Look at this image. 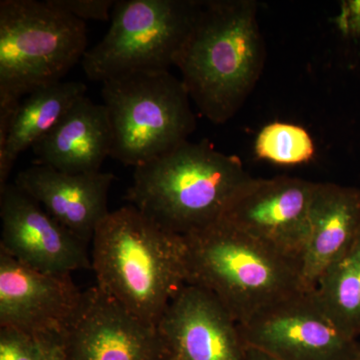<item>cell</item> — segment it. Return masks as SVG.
Instances as JSON below:
<instances>
[{
  "label": "cell",
  "instance_id": "cell-1",
  "mask_svg": "<svg viewBox=\"0 0 360 360\" xmlns=\"http://www.w3.org/2000/svg\"><path fill=\"white\" fill-rule=\"evenodd\" d=\"M264 63L257 2L213 0L201 4L175 66L201 115L224 124L243 108Z\"/></svg>",
  "mask_w": 360,
  "mask_h": 360
},
{
  "label": "cell",
  "instance_id": "cell-2",
  "mask_svg": "<svg viewBox=\"0 0 360 360\" xmlns=\"http://www.w3.org/2000/svg\"><path fill=\"white\" fill-rule=\"evenodd\" d=\"M91 243L97 288L158 326L187 284L184 236L162 229L129 205L104 217Z\"/></svg>",
  "mask_w": 360,
  "mask_h": 360
},
{
  "label": "cell",
  "instance_id": "cell-3",
  "mask_svg": "<svg viewBox=\"0 0 360 360\" xmlns=\"http://www.w3.org/2000/svg\"><path fill=\"white\" fill-rule=\"evenodd\" d=\"M252 179L236 156L186 141L134 168L124 198L162 229L187 236L219 221Z\"/></svg>",
  "mask_w": 360,
  "mask_h": 360
},
{
  "label": "cell",
  "instance_id": "cell-4",
  "mask_svg": "<svg viewBox=\"0 0 360 360\" xmlns=\"http://www.w3.org/2000/svg\"><path fill=\"white\" fill-rule=\"evenodd\" d=\"M184 239L186 283L213 293L238 324L291 295L307 291L300 260L224 219Z\"/></svg>",
  "mask_w": 360,
  "mask_h": 360
},
{
  "label": "cell",
  "instance_id": "cell-5",
  "mask_svg": "<svg viewBox=\"0 0 360 360\" xmlns=\"http://www.w3.org/2000/svg\"><path fill=\"white\" fill-rule=\"evenodd\" d=\"M87 46L86 23L51 0L0 1V104L63 82Z\"/></svg>",
  "mask_w": 360,
  "mask_h": 360
},
{
  "label": "cell",
  "instance_id": "cell-6",
  "mask_svg": "<svg viewBox=\"0 0 360 360\" xmlns=\"http://www.w3.org/2000/svg\"><path fill=\"white\" fill-rule=\"evenodd\" d=\"M112 129L110 158L136 168L167 155L196 129L191 96L169 71L137 72L103 82Z\"/></svg>",
  "mask_w": 360,
  "mask_h": 360
},
{
  "label": "cell",
  "instance_id": "cell-7",
  "mask_svg": "<svg viewBox=\"0 0 360 360\" xmlns=\"http://www.w3.org/2000/svg\"><path fill=\"white\" fill-rule=\"evenodd\" d=\"M202 1L118 0L110 30L85 52L87 78L103 82L137 72L169 71L176 65Z\"/></svg>",
  "mask_w": 360,
  "mask_h": 360
},
{
  "label": "cell",
  "instance_id": "cell-8",
  "mask_svg": "<svg viewBox=\"0 0 360 360\" xmlns=\"http://www.w3.org/2000/svg\"><path fill=\"white\" fill-rule=\"evenodd\" d=\"M246 345L279 360H350L357 340L328 316L312 291H302L238 324Z\"/></svg>",
  "mask_w": 360,
  "mask_h": 360
},
{
  "label": "cell",
  "instance_id": "cell-9",
  "mask_svg": "<svg viewBox=\"0 0 360 360\" xmlns=\"http://www.w3.org/2000/svg\"><path fill=\"white\" fill-rule=\"evenodd\" d=\"M65 360H170L158 326L125 309L101 288L84 291L82 304L60 336Z\"/></svg>",
  "mask_w": 360,
  "mask_h": 360
},
{
  "label": "cell",
  "instance_id": "cell-10",
  "mask_svg": "<svg viewBox=\"0 0 360 360\" xmlns=\"http://www.w3.org/2000/svg\"><path fill=\"white\" fill-rule=\"evenodd\" d=\"M0 250L20 264L53 276H71L91 267L89 245L52 219L14 182L0 189Z\"/></svg>",
  "mask_w": 360,
  "mask_h": 360
},
{
  "label": "cell",
  "instance_id": "cell-11",
  "mask_svg": "<svg viewBox=\"0 0 360 360\" xmlns=\"http://www.w3.org/2000/svg\"><path fill=\"white\" fill-rule=\"evenodd\" d=\"M315 182L295 177L251 179L221 219L300 260L309 231Z\"/></svg>",
  "mask_w": 360,
  "mask_h": 360
},
{
  "label": "cell",
  "instance_id": "cell-12",
  "mask_svg": "<svg viewBox=\"0 0 360 360\" xmlns=\"http://www.w3.org/2000/svg\"><path fill=\"white\" fill-rule=\"evenodd\" d=\"M82 297L71 276L37 271L0 250V328L60 338Z\"/></svg>",
  "mask_w": 360,
  "mask_h": 360
},
{
  "label": "cell",
  "instance_id": "cell-13",
  "mask_svg": "<svg viewBox=\"0 0 360 360\" xmlns=\"http://www.w3.org/2000/svg\"><path fill=\"white\" fill-rule=\"evenodd\" d=\"M179 360H245L238 323L210 291L186 284L158 324Z\"/></svg>",
  "mask_w": 360,
  "mask_h": 360
},
{
  "label": "cell",
  "instance_id": "cell-14",
  "mask_svg": "<svg viewBox=\"0 0 360 360\" xmlns=\"http://www.w3.org/2000/svg\"><path fill=\"white\" fill-rule=\"evenodd\" d=\"M115 176L110 172L66 174L33 163L16 175L20 186L58 224L89 245L97 226L110 213L108 194Z\"/></svg>",
  "mask_w": 360,
  "mask_h": 360
},
{
  "label": "cell",
  "instance_id": "cell-15",
  "mask_svg": "<svg viewBox=\"0 0 360 360\" xmlns=\"http://www.w3.org/2000/svg\"><path fill=\"white\" fill-rule=\"evenodd\" d=\"M360 234V189L316 184L309 210V231L300 257L304 290L312 291L321 276Z\"/></svg>",
  "mask_w": 360,
  "mask_h": 360
},
{
  "label": "cell",
  "instance_id": "cell-16",
  "mask_svg": "<svg viewBox=\"0 0 360 360\" xmlns=\"http://www.w3.org/2000/svg\"><path fill=\"white\" fill-rule=\"evenodd\" d=\"M112 141L105 106L84 96L32 149L37 165L66 174H90L101 172L104 160L110 158Z\"/></svg>",
  "mask_w": 360,
  "mask_h": 360
},
{
  "label": "cell",
  "instance_id": "cell-17",
  "mask_svg": "<svg viewBox=\"0 0 360 360\" xmlns=\"http://www.w3.org/2000/svg\"><path fill=\"white\" fill-rule=\"evenodd\" d=\"M86 91L82 82H61L37 89L22 99L6 141L0 144V189L8 184L18 156L32 148Z\"/></svg>",
  "mask_w": 360,
  "mask_h": 360
},
{
  "label": "cell",
  "instance_id": "cell-18",
  "mask_svg": "<svg viewBox=\"0 0 360 360\" xmlns=\"http://www.w3.org/2000/svg\"><path fill=\"white\" fill-rule=\"evenodd\" d=\"M324 311L347 335L360 336V234L312 290Z\"/></svg>",
  "mask_w": 360,
  "mask_h": 360
},
{
  "label": "cell",
  "instance_id": "cell-19",
  "mask_svg": "<svg viewBox=\"0 0 360 360\" xmlns=\"http://www.w3.org/2000/svg\"><path fill=\"white\" fill-rule=\"evenodd\" d=\"M255 151L258 158L276 165H296L311 160L315 146L309 132L300 125L274 122L260 130Z\"/></svg>",
  "mask_w": 360,
  "mask_h": 360
},
{
  "label": "cell",
  "instance_id": "cell-20",
  "mask_svg": "<svg viewBox=\"0 0 360 360\" xmlns=\"http://www.w3.org/2000/svg\"><path fill=\"white\" fill-rule=\"evenodd\" d=\"M0 360H44L41 341L16 329L0 328Z\"/></svg>",
  "mask_w": 360,
  "mask_h": 360
},
{
  "label": "cell",
  "instance_id": "cell-21",
  "mask_svg": "<svg viewBox=\"0 0 360 360\" xmlns=\"http://www.w3.org/2000/svg\"><path fill=\"white\" fill-rule=\"evenodd\" d=\"M52 4L77 20L108 21L111 20L115 0H51Z\"/></svg>",
  "mask_w": 360,
  "mask_h": 360
},
{
  "label": "cell",
  "instance_id": "cell-22",
  "mask_svg": "<svg viewBox=\"0 0 360 360\" xmlns=\"http://www.w3.org/2000/svg\"><path fill=\"white\" fill-rule=\"evenodd\" d=\"M335 25L343 35L360 39V0L341 2L340 13L335 18Z\"/></svg>",
  "mask_w": 360,
  "mask_h": 360
},
{
  "label": "cell",
  "instance_id": "cell-23",
  "mask_svg": "<svg viewBox=\"0 0 360 360\" xmlns=\"http://www.w3.org/2000/svg\"><path fill=\"white\" fill-rule=\"evenodd\" d=\"M39 340L41 341L42 349H44V360H65L60 338L47 336Z\"/></svg>",
  "mask_w": 360,
  "mask_h": 360
},
{
  "label": "cell",
  "instance_id": "cell-24",
  "mask_svg": "<svg viewBox=\"0 0 360 360\" xmlns=\"http://www.w3.org/2000/svg\"><path fill=\"white\" fill-rule=\"evenodd\" d=\"M245 360H279L257 347L246 345Z\"/></svg>",
  "mask_w": 360,
  "mask_h": 360
},
{
  "label": "cell",
  "instance_id": "cell-25",
  "mask_svg": "<svg viewBox=\"0 0 360 360\" xmlns=\"http://www.w3.org/2000/svg\"><path fill=\"white\" fill-rule=\"evenodd\" d=\"M350 360H360V352H359V354L355 355L354 357H352V359Z\"/></svg>",
  "mask_w": 360,
  "mask_h": 360
},
{
  "label": "cell",
  "instance_id": "cell-26",
  "mask_svg": "<svg viewBox=\"0 0 360 360\" xmlns=\"http://www.w3.org/2000/svg\"><path fill=\"white\" fill-rule=\"evenodd\" d=\"M170 360H179V359H175V357H174V359H172Z\"/></svg>",
  "mask_w": 360,
  "mask_h": 360
}]
</instances>
